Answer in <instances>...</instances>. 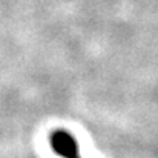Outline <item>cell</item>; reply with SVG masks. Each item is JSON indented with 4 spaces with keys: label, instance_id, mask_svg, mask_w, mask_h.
Listing matches in <instances>:
<instances>
[{
    "label": "cell",
    "instance_id": "cell-1",
    "mask_svg": "<svg viewBox=\"0 0 158 158\" xmlns=\"http://www.w3.org/2000/svg\"><path fill=\"white\" fill-rule=\"evenodd\" d=\"M52 146H54V149L60 155H63V157L77 158V143L66 132H55L54 134Z\"/></svg>",
    "mask_w": 158,
    "mask_h": 158
}]
</instances>
